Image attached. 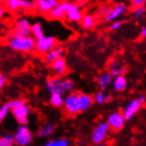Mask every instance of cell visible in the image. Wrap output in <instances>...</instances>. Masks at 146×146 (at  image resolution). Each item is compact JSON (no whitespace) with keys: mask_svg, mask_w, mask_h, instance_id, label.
<instances>
[{"mask_svg":"<svg viewBox=\"0 0 146 146\" xmlns=\"http://www.w3.org/2000/svg\"><path fill=\"white\" fill-rule=\"evenodd\" d=\"M93 98L90 95L81 92L70 93L66 98L64 107L67 113L76 114L89 109L93 104Z\"/></svg>","mask_w":146,"mask_h":146,"instance_id":"cell-1","label":"cell"},{"mask_svg":"<svg viewBox=\"0 0 146 146\" xmlns=\"http://www.w3.org/2000/svg\"><path fill=\"white\" fill-rule=\"evenodd\" d=\"M7 44L11 49L22 52H30L36 49L35 38L31 36H21L13 34L8 37Z\"/></svg>","mask_w":146,"mask_h":146,"instance_id":"cell-2","label":"cell"},{"mask_svg":"<svg viewBox=\"0 0 146 146\" xmlns=\"http://www.w3.org/2000/svg\"><path fill=\"white\" fill-rule=\"evenodd\" d=\"M109 129H110V127L107 124V122H102L98 124L91 132V135H90L91 142L97 145L102 143L106 138Z\"/></svg>","mask_w":146,"mask_h":146,"instance_id":"cell-3","label":"cell"},{"mask_svg":"<svg viewBox=\"0 0 146 146\" xmlns=\"http://www.w3.org/2000/svg\"><path fill=\"white\" fill-rule=\"evenodd\" d=\"M32 134L27 126L21 125L14 134L15 143L19 146H26L31 143L32 141Z\"/></svg>","mask_w":146,"mask_h":146,"instance_id":"cell-4","label":"cell"},{"mask_svg":"<svg viewBox=\"0 0 146 146\" xmlns=\"http://www.w3.org/2000/svg\"><path fill=\"white\" fill-rule=\"evenodd\" d=\"M54 85L55 92L63 94L66 91H71L74 88V82L70 79H62L61 77H55L51 79Z\"/></svg>","mask_w":146,"mask_h":146,"instance_id":"cell-5","label":"cell"},{"mask_svg":"<svg viewBox=\"0 0 146 146\" xmlns=\"http://www.w3.org/2000/svg\"><path fill=\"white\" fill-rule=\"evenodd\" d=\"M125 121L126 119L122 113L114 111V113H111V114H109L107 118V124L109 125L110 128H111V129H113L115 131H118V130H121L124 127Z\"/></svg>","mask_w":146,"mask_h":146,"instance_id":"cell-6","label":"cell"},{"mask_svg":"<svg viewBox=\"0 0 146 146\" xmlns=\"http://www.w3.org/2000/svg\"><path fill=\"white\" fill-rule=\"evenodd\" d=\"M56 40L52 36H44L36 41V50L42 53H47L53 49Z\"/></svg>","mask_w":146,"mask_h":146,"instance_id":"cell-7","label":"cell"},{"mask_svg":"<svg viewBox=\"0 0 146 146\" xmlns=\"http://www.w3.org/2000/svg\"><path fill=\"white\" fill-rule=\"evenodd\" d=\"M31 26L29 20L26 18H19L17 19L15 22V35L21 36H29L31 33Z\"/></svg>","mask_w":146,"mask_h":146,"instance_id":"cell-8","label":"cell"},{"mask_svg":"<svg viewBox=\"0 0 146 146\" xmlns=\"http://www.w3.org/2000/svg\"><path fill=\"white\" fill-rule=\"evenodd\" d=\"M142 103L138 100V98L136 99H132L126 105V106L123 109V116L125 118L126 121H128L134 117V115L140 110L142 106Z\"/></svg>","mask_w":146,"mask_h":146,"instance_id":"cell-9","label":"cell"},{"mask_svg":"<svg viewBox=\"0 0 146 146\" xmlns=\"http://www.w3.org/2000/svg\"><path fill=\"white\" fill-rule=\"evenodd\" d=\"M37 5L36 2H30L28 0H7L5 1V7L9 11H16L19 8L29 9Z\"/></svg>","mask_w":146,"mask_h":146,"instance_id":"cell-10","label":"cell"},{"mask_svg":"<svg viewBox=\"0 0 146 146\" xmlns=\"http://www.w3.org/2000/svg\"><path fill=\"white\" fill-rule=\"evenodd\" d=\"M66 17V19L71 22H79V21H82L83 16L78 5L73 4L71 2H68Z\"/></svg>","mask_w":146,"mask_h":146,"instance_id":"cell-11","label":"cell"},{"mask_svg":"<svg viewBox=\"0 0 146 146\" xmlns=\"http://www.w3.org/2000/svg\"><path fill=\"white\" fill-rule=\"evenodd\" d=\"M68 2H60L51 10L47 16L50 20H61L66 15Z\"/></svg>","mask_w":146,"mask_h":146,"instance_id":"cell-12","label":"cell"},{"mask_svg":"<svg viewBox=\"0 0 146 146\" xmlns=\"http://www.w3.org/2000/svg\"><path fill=\"white\" fill-rule=\"evenodd\" d=\"M29 111H30L29 106L28 105H25L22 107L13 110L12 113H13V115L14 116V118L17 119V121H18L21 125L27 126V124L29 122L28 117L29 114Z\"/></svg>","mask_w":146,"mask_h":146,"instance_id":"cell-13","label":"cell"},{"mask_svg":"<svg viewBox=\"0 0 146 146\" xmlns=\"http://www.w3.org/2000/svg\"><path fill=\"white\" fill-rule=\"evenodd\" d=\"M127 11V6L123 3H119L113 6L110 14L106 18V21H115L116 19L121 17L122 14H124Z\"/></svg>","mask_w":146,"mask_h":146,"instance_id":"cell-14","label":"cell"},{"mask_svg":"<svg viewBox=\"0 0 146 146\" xmlns=\"http://www.w3.org/2000/svg\"><path fill=\"white\" fill-rule=\"evenodd\" d=\"M36 3V7L39 13L48 14L56 5H58L59 2H58L57 0H38Z\"/></svg>","mask_w":146,"mask_h":146,"instance_id":"cell-15","label":"cell"},{"mask_svg":"<svg viewBox=\"0 0 146 146\" xmlns=\"http://www.w3.org/2000/svg\"><path fill=\"white\" fill-rule=\"evenodd\" d=\"M50 66H51V70L53 71V73L58 77H61V76L65 75L67 72L66 60L63 58L57 59L56 61H54L52 64L50 65Z\"/></svg>","mask_w":146,"mask_h":146,"instance_id":"cell-16","label":"cell"},{"mask_svg":"<svg viewBox=\"0 0 146 146\" xmlns=\"http://www.w3.org/2000/svg\"><path fill=\"white\" fill-rule=\"evenodd\" d=\"M63 56H64V50L60 47H57V48H53L49 52H47L45 54L44 59L47 64L51 65L57 59L62 58Z\"/></svg>","mask_w":146,"mask_h":146,"instance_id":"cell-17","label":"cell"},{"mask_svg":"<svg viewBox=\"0 0 146 146\" xmlns=\"http://www.w3.org/2000/svg\"><path fill=\"white\" fill-rule=\"evenodd\" d=\"M113 76L111 74V73H104L98 76V84L100 90H106L111 84L113 82Z\"/></svg>","mask_w":146,"mask_h":146,"instance_id":"cell-18","label":"cell"},{"mask_svg":"<svg viewBox=\"0 0 146 146\" xmlns=\"http://www.w3.org/2000/svg\"><path fill=\"white\" fill-rule=\"evenodd\" d=\"M127 78L123 74L115 77L114 80H113V89L116 91L125 90L127 88Z\"/></svg>","mask_w":146,"mask_h":146,"instance_id":"cell-19","label":"cell"},{"mask_svg":"<svg viewBox=\"0 0 146 146\" xmlns=\"http://www.w3.org/2000/svg\"><path fill=\"white\" fill-rule=\"evenodd\" d=\"M50 102V105L54 107H61L64 106L65 99L62 97V94L58 92H54L51 94Z\"/></svg>","mask_w":146,"mask_h":146,"instance_id":"cell-20","label":"cell"},{"mask_svg":"<svg viewBox=\"0 0 146 146\" xmlns=\"http://www.w3.org/2000/svg\"><path fill=\"white\" fill-rule=\"evenodd\" d=\"M31 34L33 35L35 40H39L42 38L44 36V30H42V24L40 22H36L31 26Z\"/></svg>","mask_w":146,"mask_h":146,"instance_id":"cell-21","label":"cell"},{"mask_svg":"<svg viewBox=\"0 0 146 146\" xmlns=\"http://www.w3.org/2000/svg\"><path fill=\"white\" fill-rule=\"evenodd\" d=\"M96 20L94 18V16L90 15V14H85L82 17V27L86 29H91L94 25H95Z\"/></svg>","mask_w":146,"mask_h":146,"instance_id":"cell-22","label":"cell"},{"mask_svg":"<svg viewBox=\"0 0 146 146\" xmlns=\"http://www.w3.org/2000/svg\"><path fill=\"white\" fill-rule=\"evenodd\" d=\"M55 129V126L51 123L46 124L44 127H42V128H40L38 131V135L42 136V137H46L48 135H50V134H52V132Z\"/></svg>","mask_w":146,"mask_h":146,"instance_id":"cell-23","label":"cell"},{"mask_svg":"<svg viewBox=\"0 0 146 146\" xmlns=\"http://www.w3.org/2000/svg\"><path fill=\"white\" fill-rule=\"evenodd\" d=\"M14 143V135H12L10 134L5 135L0 138V146H13Z\"/></svg>","mask_w":146,"mask_h":146,"instance_id":"cell-24","label":"cell"},{"mask_svg":"<svg viewBox=\"0 0 146 146\" xmlns=\"http://www.w3.org/2000/svg\"><path fill=\"white\" fill-rule=\"evenodd\" d=\"M6 104L9 106L10 109L13 110H15V109H18L20 107H22L26 105V101L22 98H19V99H13V100H11L9 102H7Z\"/></svg>","mask_w":146,"mask_h":146,"instance_id":"cell-25","label":"cell"},{"mask_svg":"<svg viewBox=\"0 0 146 146\" xmlns=\"http://www.w3.org/2000/svg\"><path fill=\"white\" fill-rule=\"evenodd\" d=\"M69 142L65 138L56 139V140H50L44 146H68Z\"/></svg>","mask_w":146,"mask_h":146,"instance_id":"cell-26","label":"cell"},{"mask_svg":"<svg viewBox=\"0 0 146 146\" xmlns=\"http://www.w3.org/2000/svg\"><path fill=\"white\" fill-rule=\"evenodd\" d=\"M111 8H113V6H111L110 5H102L99 8H98V13L103 16V17H106L110 14L111 11Z\"/></svg>","mask_w":146,"mask_h":146,"instance_id":"cell-27","label":"cell"},{"mask_svg":"<svg viewBox=\"0 0 146 146\" xmlns=\"http://www.w3.org/2000/svg\"><path fill=\"white\" fill-rule=\"evenodd\" d=\"M106 96L104 94V92L98 91V92H97L95 94V96L93 97V99L96 103L101 105V104H104V103H106Z\"/></svg>","mask_w":146,"mask_h":146,"instance_id":"cell-28","label":"cell"},{"mask_svg":"<svg viewBox=\"0 0 146 146\" xmlns=\"http://www.w3.org/2000/svg\"><path fill=\"white\" fill-rule=\"evenodd\" d=\"M145 13V8L144 7H139V8H135L133 12V16L135 20H140L143 16Z\"/></svg>","mask_w":146,"mask_h":146,"instance_id":"cell-29","label":"cell"},{"mask_svg":"<svg viewBox=\"0 0 146 146\" xmlns=\"http://www.w3.org/2000/svg\"><path fill=\"white\" fill-rule=\"evenodd\" d=\"M9 111H10V107L5 103V104L3 105L2 107L0 108V121H2L3 119L7 116L8 113H9Z\"/></svg>","mask_w":146,"mask_h":146,"instance_id":"cell-30","label":"cell"},{"mask_svg":"<svg viewBox=\"0 0 146 146\" xmlns=\"http://www.w3.org/2000/svg\"><path fill=\"white\" fill-rule=\"evenodd\" d=\"M110 73L113 76V78H115V77L119 76V75H121L122 73H123V69L121 67V66H116L114 68H111L110 69Z\"/></svg>","mask_w":146,"mask_h":146,"instance_id":"cell-31","label":"cell"},{"mask_svg":"<svg viewBox=\"0 0 146 146\" xmlns=\"http://www.w3.org/2000/svg\"><path fill=\"white\" fill-rule=\"evenodd\" d=\"M122 25H123V22L121 21H113V23L111 24L110 29L111 30H113V31L114 30H118V29H119L122 27Z\"/></svg>","mask_w":146,"mask_h":146,"instance_id":"cell-32","label":"cell"},{"mask_svg":"<svg viewBox=\"0 0 146 146\" xmlns=\"http://www.w3.org/2000/svg\"><path fill=\"white\" fill-rule=\"evenodd\" d=\"M46 88L48 90L49 92H50V94H52L55 92V89H54V85L52 83V81H51V79H47L46 80Z\"/></svg>","mask_w":146,"mask_h":146,"instance_id":"cell-33","label":"cell"},{"mask_svg":"<svg viewBox=\"0 0 146 146\" xmlns=\"http://www.w3.org/2000/svg\"><path fill=\"white\" fill-rule=\"evenodd\" d=\"M145 1L144 0H134L132 1V5L135 7V8H139V7H144Z\"/></svg>","mask_w":146,"mask_h":146,"instance_id":"cell-34","label":"cell"},{"mask_svg":"<svg viewBox=\"0 0 146 146\" xmlns=\"http://www.w3.org/2000/svg\"><path fill=\"white\" fill-rule=\"evenodd\" d=\"M7 82V77L4 74L0 75V88H3Z\"/></svg>","mask_w":146,"mask_h":146,"instance_id":"cell-35","label":"cell"},{"mask_svg":"<svg viewBox=\"0 0 146 146\" xmlns=\"http://www.w3.org/2000/svg\"><path fill=\"white\" fill-rule=\"evenodd\" d=\"M141 36H142L143 37H146V26L143 28V29H142V31H141Z\"/></svg>","mask_w":146,"mask_h":146,"instance_id":"cell-36","label":"cell"},{"mask_svg":"<svg viewBox=\"0 0 146 146\" xmlns=\"http://www.w3.org/2000/svg\"><path fill=\"white\" fill-rule=\"evenodd\" d=\"M138 100L142 103V104H143V103L145 102V100H146V98H145V97H144L143 95H141V96H139Z\"/></svg>","mask_w":146,"mask_h":146,"instance_id":"cell-37","label":"cell"},{"mask_svg":"<svg viewBox=\"0 0 146 146\" xmlns=\"http://www.w3.org/2000/svg\"><path fill=\"white\" fill-rule=\"evenodd\" d=\"M111 99H113V95H107L106 98V103L110 102Z\"/></svg>","mask_w":146,"mask_h":146,"instance_id":"cell-38","label":"cell"},{"mask_svg":"<svg viewBox=\"0 0 146 146\" xmlns=\"http://www.w3.org/2000/svg\"><path fill=\"white\" fill-rule=\"evenodd\" d=\"M5 12V8H4V7H1V8H0V16L2 17Z\"/></svg>","mask_w":146,"mask_h":146,"instance_id":"cell-39","label":"cell"}]
</instances>
